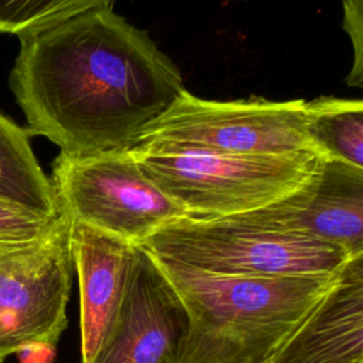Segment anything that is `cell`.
I'll use <instances>...</instances> for the list:
<instances>
[{
    "label": "cell",
    "mask_w": 363,
    "mask_h": 363,
    "mask_svg": "<svg viewBox=\"0 0 363 363\" xmlns=\"http://www.w3.org/2000/svg\"><path fill=\"white\" fill-rule=\"evenodd\" d=\"M17 37L9 84L26 129L69 157L133 150L186 91L174 62L112 7Z\"/></svg>",
    "instance_id": "cell-1"
},
{
    "label": "cell",
    "mask_w": 363,
    "mask_h": 363,
    "mask_svg": "<svg viewBox=\"0 0 363 363\" xmlns=\"http://www.w3.org/2000/svg\"><path fill=\"white\" fill-rule=\"evenodd\" d=\"M153 259L187 316L179 363H268L345 269L277 277L221 275Z\"/></svg>",
    "instance_id": "cell-2"
},
{
    "label": "cell",
    "mask_w": 363,
    "mask_h": 363,
    "mask_svg": "<svg viewBox=\"0 0 363 363\" xmlns=\"http://www.w3.org/2000/svg\"><path fill=\"white\" fill-rule=\"evenodd\" d=\"M143 245L155 258L221 275L332 274L350 259L343 248L274 223L257 210L216 218H179Z\"/></svg>",
    "instance_id": "cell-3"
},
{
    "label": "cell",
    "mask_w": 363,
    "mask_h": 363,
    "mask_svg": "<svg viewBox=\"0 0 363 363\" xmlns=\"http://www.w3.org/2000/svg\"><path fill=\"white\" fill-rule=\"evenodd\" d=\"M140 170L189 217L216 218L267 207L301 187L319 155H214L133 149Z\"/></svg>",
    "instance_id": "cell-4"
},
{
    "label": "cell",
    "mask_w": 363,
    "mask_h": 363,
    "mask_svg": "<svg viewBox=\"0 0 363 363\" xmlns=\"http://www.w3.org/2000/svg\"><path fill=\"white\" fill-rule=\"evenodd\" d=\"M305 104L262 98L221 102L184 91L135 149L242 156L315 152L306 135Z\"/></svg>",
    "instance_id": "cell-5"
},
{
    "label": "cell",
    "mask_w": 363,
    "mask_h": 363,
    "mask_svg": "<svg viewBox=\"0 0 363 363\" xmlns=\"http://www.w3.org/2000/svg\"><path fill=\"white\" fill-rule=\"evenodd\" d=\"M51 183L61 211L71 220L136 245L189 217L140 170L132 150L86 157L60 153Z\"/></svg>",
    "instance_id": "cell-6"
},
{
    "label": "cell",
    "mask_w": 363,
    "mask_h": 363,
    "mask_svg": "<svg viewBox=\"0 0 363 363\" xmlns=\"http://www.w3.org/2000/svg\"><path fill=\"white\" fill-rule=\"evenodd\" d=\"M69 217L45 237L0 245V363L31 345L55 346L68 325Z\"/></svg>",
    "instance_id": "cell-7"
},
{
    "label": "cell",
    "mask_w": 363,
    "mask_h": 363,
    "mask_svg": "<svg viewBox=\"0 0 363 363\" xmlns=\"http://www.w3.org/2000/svg\"><path fill=\"white\" fill-rule=\"evenodd\" d=\"M186 332L180 299L139 244L118 311L91 363H179Z\"/></svg>",
    "instance_id": "cell-8"
},
{
    "label": "cell",
    "mask_w": 363,
    "mask_h": 363,
    "mask_svg": "<svg viewBox=\"0 0 363 363\" xmlns=\"http://www.w3.org/2000/svg\"><path fill=\"white\" fill-rule=\"evenodd\" d=\"M265 218L363 257V169L319 156L309 179L257 210Z\"/></svg>",
    "instance_id": "cell-9"
},
{
    "label": "cell",
    "mask_w": 363,
    "mask_h": 363,
    "mask_svg": "<svg viewBox=\"0 0 363 363\" xmlns=\"http://www.w3.org/2000/svg\"><path fill=\"white\" fill-rule=\"evenodd\" d=\"M69 221L72 265L79 282L81 363H91L118 311L136 244Z\"/></svg>",
    "instance_id": "cell-10"
},
{
    "label": "cell",
    "mask_w": 363,
    "mask_h": 363,
    "mask_svg": "<svg viewBox=\"0 0 363 363\" xmlns=\"http://www.w3.org/2000/svg\"><path fill=\"white\" fill-rule=\"evenodd\" d=\"M268 363H363V257L347 262L339 282Z\"/></svg>",
    "instance_id": "cell-11"
},
{
    "label": "cell",
    "mask_w": 363,
    "mask_h": 363,
    "mask_svg": "<svg viewBox=\"0 0 363 363\" xmlns=\"http://www.w3.org/2000/svg\"><path fill=\"white\" fill-rule=\"evenodd\" d=\"M30 138L26 128L0 113V200L58 217L62 211L54 186L43 172Z\"/></svg>",
    "instance_id": "cell-12"
},
{
    "label": "cell",
    "mask_w": 363,
    "mask_h": 363,
    "mask_svg": "<svg viewBox=\"0 0 363 363\" xmlns=\"http://www.w3.org/2000/svg\"><path fill=\"white\" fill-rule=\"evenodd\" d=\"M305 128L313 150L363 169V101L319 96L305 104Z\"/></svg>",
    "instance_id": "cell-13"
},
{
    "label": "cell",
    "mask_w": 363,
    "mask_h": 363,
    "mask_svg": "<svg viewBox=\"0 0 363 363\" xmlns=\"http://www.w3.org/2000/svg\"><path fill=\"white\" fill-rule=\"evenodd\" d=\"M113 0H0V34H21L89 10L111 7Z\"/></svg>",
    "instance_id": "cell-14"
},
{
    "label": "cell",
    "mask_w": 363,
    "mask_h": 363,
    "mask_svg": "<svg viewBox=\"0 0 363 363\" xmlns=\"http://www.w3.org/2000/svg\"><path fill=\"white\" fill-rule=\"evenodd\" d=\"M48 217L0 200V245L35 241L50 234L62 220Z\"/></svg>",
    "instance_id": "cell-15"
},
{
    "label": "cell",
    "mask_w": 363,
    "mask_h": 363,
    "mask_svg": "<svg viewBox=\"0 0 363 363\" xmlns=\"http://www.w3.org/2000/svg\"><path fill=\"white\" fill-rule=\"evenodd\" d=\"M343 28L353 45V65L346 79L347 85H363V0H342Z\"/></svg>",
    "instance_id": "cell-16"
},
{
    "label": "cell",
    "mask_w": 363,
    "mask_h": 363,
    "mask_svg": "<svg viewBox=\"0 0 363 363\" xmlns=\"http://www.w3.org/2000/svg\"><path fill=\"white\" fill-rule=\"evenodd\" d=\"M54 347L48 345H31L16 354L21 363H51L54 357Z\"/></svg>",
    "instance_id": "cell-17"
}]
</instances>
